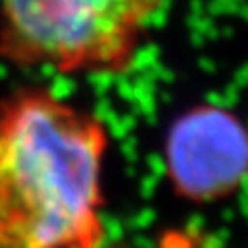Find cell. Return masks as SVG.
<instances>
[{"mask_svg":"<svg viewBox=\"0 0 248 248\" xmlns=\"http://www.w3.org/2000/svg\"><path fill=\"white\" fill-rule=\"evenodd\" d=\"M164 166L184 201L205 205L228 199L248 180V126L223 108H192L168 130Z\"/></svg>","mask_w":248,"mask_h":248,"instance_id":"cell-3","label":"cell"},{"mask_svg":"<svg viewBox=\"0 0 248 248\" xmlns=\"http://www.w3.org/2000/svg\"><path fill=\"white\" fill-rule=\"evenodd\" d=\"M166 0H0V58L19 68L118 77Z\"/></svg>","mask_w":248,"mask_h":248,"instance_id":"cell-2","label":"cell"},{"mask_svg":"<svg viewBox=\"0 0 248 248\" xmlns=\"http://www.w3.org/2000/svg\"><path fill=\"white\" fill-rule=\"evenodd\" d=\"M102 116L44 87L0 97V248H104Z\"/></svg>","mask_w":248,"mask_h":248,"instance_id":"cell-1","label":"cell"}]
</instances>
